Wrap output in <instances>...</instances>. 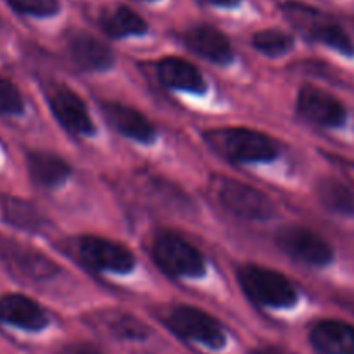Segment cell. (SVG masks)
<instances>
[{"instance_id": "27", "label": "cell", "mask_w": 354, "mask_h": 354, "mask_svg": "<svg viewBox=\"0 0 354 354\" xmlns=\"http://www.w3.org/2000/svg\"><path fill=\"white\" fill-rule=\"evenodd\" d=\"M207 3H213V6H223V7H230V6H237L241 0H204Z\"/></svg>"}, {"instance_id": "24", "label": "cell", "mask_w": 354, "mask_h": 354, "mask_svg": "<svg viewBox=\"0 0 354 354\" xmlns=\"http://www.w3.org/2000/svg\"><path fill=\"white\" fill-rule=\"evenodd\" d=\"M23 97L17 86L0 76V114H19L23 113Z\"/></svg>"}, {"instance_id": "28", "label": "cell", "mask_w": 354, "mask_h": 354, "mask_svg": "<svg viewBox=\"0 0 354 354\" xmlns=\"http://www.w3.org/2000/svg\"><path fill=\"white\" fill-rule=\"evenodd\" d=\"M254 354H287V353L282 351L280 348H272V346H270V348L258 349V351H254Z\"/></svg>"}, {"instance_id": "3", "label": "cell", "mask_w": 354, "mask_h": 354, "mask_svg": "<svg viewBox=\"0 0 354 354\" xmlns=\"http://www.w3.org/2000/svg\"><path fill=\"white\" fill-rule=\"evenodd\" d=\"M152 256L165 272L176 277H201L206 270L203 254L190 242L171 232L156 237Z\"/></svg>"}, {"instance_id": "11", "label": "cell", "mask_w": 354, "mask_h": 354, "mask_svg": "<svg viewBox=\"0 0 354 354\" xmlns=\"http://www.w3.org/2000/svg\"><path fill=\"white\" fill-rule=\"evenodd\" d=\"M48 100H50V107L54 111L55 118L61 121L62 127H66L73 133H93L95 128H93L92 120H90L85 102H83L78 93H75L68 86H57L50 93Z\"/></svg>"}, {"instance_id": "16", "label": "cell", "mask_w": 354, "mask_h": 354, "mask_svg": "<svg viewBox=\"0 0 354 354\" xmlns=\"http://www.w3.org/2000/svg\"><path fill=\"white\" fill-rule=\"evenodd\" d=\"M69 54L76 66L88 71H100L107 69L114 61L113 50L99 38L90 35L80 33L69 41Z\"/></svg>"}, {"instance_id": "12", "label": "cell", "mask_w": 354, "mask_h": 354, "mask_svg": "<svg viewBox=\"0 0 354 354\" xmlns=\"http://www.w3.org/2000/svg\"><path fill=\"white\" fill-rule=\"evenodd\" d=\"M0 322L31 332L41 330L48 324L45 311L35 301L21 294L0 297Z\"/></svg>"}, {"instance_id": "13", "label": "cell", "mask_w": 354, "mask_h": 354, "mask_svg": "<svg viewBox=\"0 0 354 354\" xmlns=\"http://www.w3.org/2000/svg\"><path fill=\"white\" fill-rule=\"evenodd\" d=\"M310 339L320 354H354V327L344 322H318L311 328Z\"/></svg>"}, {"instance_id": "19", "label": "cell", "mask_w": 354, "mask_h": 354, "mask_svg": "<svg viewBox=\"0 0 354 354\" xmlns=\"http://www.w3.org/2000/svg\"><path fill=\"white\" fill-rule=\"evenodd\" d=\"M2 213L7 223L19 230L38 232L45 225V218L31 203L17 197H2Z\"/></svg>"}, {"instance_id": "2", "label": "cell", "mask_w": 354, "mask_h": 354, "mask_svg": "<svg viewBox=\"0 0 354 354\" xmlns=\"http://www.w3.org/2000/svg\"><path fill=\"white\" fill-rule=\"evenodd\" d=\"M239 282L244 292L263 306L289 308L297 301L292 283L279 272L256 265H245L239 270Z\"/></svg>"}, {"instance_id": "25", "label": "cell", "mask_w": 354, "mask_h": 354, "mask_svg": "<svg viewBox=\"0 0 354 354\" xmlns=\"http://www.w3.org/2000/svg\"><path fill=\"white\" fill-rule=\"evenodd\" d=\"M12 7L31 16H50L59 9V0H10Z\"/></svg>"}, {"instance_id": "4", "label": "cell", "mask_w": 354, "mask_h": 354, "mask_svg": "<svg viewBox=\"0 0 354 354\" xmlns=\"http://www.w3.org/2000/svg\"><path fill=\"white\" fill-rule=\"evenodd\" d=\"M214 185H216V196L220 203L237 216L245 218V220L265 221L275 213L270 197L248 183L234 178H218Z\"/></svg>"}, {"instance_id": "5", "label": "cell", "mask_w": 354, "mask_h": 354, "mask_svg": "<svg viewBox=\"0 0 354 354\" xmlns=\"http://www.w3.org/2000/svg\"><path fill=\"white\" fill-rule=\"evenodd\" d=\"M286 14L299 30H303L311 40H317L344 55H354V44L348 33L339 24L325 19L318 10L310 9L303 3L286 6Z\"/></svg>"}, {"instance_id": "26", "label": "cell", "mask_w": 354, "mask_h": 354, "mask_svg": "<svg viewBox=\"0 0 354 354\" xmlns=\"http://www.w3.org/2000/svg\"><path fill=\"white\" fill-rule=\"evenodd\" d=\"M59 354H102V353L90 344H80V342H76V344L64 346V348L59 351Z\"/></svg>"}, {"instance_id": "18", "label": "cell", "mask_w": 354, "mask_h": 354, "mask_svg": "<svg viewBox=\"0 0 354 354\" xmlns=\"http://www.w3.org/2000/svg\"><path fill=\"white\" fill-rule=\"evenodd\" d=\"M28 169L31 178L44 187L59 185L68 178L71 171L64 159L48 152H31L28 156Z\"/></svg>"}, {"instance_id": "8", "label": "cell", "mask_w": 354, "mask_h": 354, "mask_svg": "<svg viewBox=\"0 0 354 354\" xmlns=\"http://www.w3.org/2000/svg\"><path fill=\"white\" fill-rule=\"evenodd\" d=\"M78 254L83 263L97 270L127 273L135 266L133 254L124 245L95 235H85L80 239Z\"/></svg>"}, {"instance_id": "10", "label": "cell", "mask_w": 354, "mask_h": 354, "mask_svg": "<svg viewBox=\"0 0 354 354\" xmlns=\"http://www.w3.org/2000/svg\"><path fill=\"white\" fill-rule=\"evenodd\" d=\"M297 111L304 120L318 127L335 128L346 121L344 106L334 95L311 85L299 90Z\"/></svg>"}, {"instance_id": "9", "label": "cell", "mask_w": 354, "mask_h": 354, "mask_svg": "<svg viewBox=\"0 0 354 354\" xmlns=\"http://www.w3.org/2000/svg\"><path fill=\"white\" fill-rule=\"evenodd\" d=\"M0 258L16 273L31 280L52 279L59 272L54 259L37 249L0 235Z\"/></svg>"}, {"instance_id": "14", "label": "cell", "mask_w": 354, "mask_h": 354, "mask_svg": "<svg viewBox=\"0 0 354 354\" xmlns=\"http://www.w3.org/2000/svg\"><path fill=\"white\" fill-rule=\"evenodd\" d=\"M104 116L109 120V123L121 131L127 137L138 142H152L156 137V128L151 121L138 113L133 107H128L124 104L118 102H104L102 104Z\"/></svg>"}, {"instance_id": "22", "label": "cell", "mask_w": 354, "mask_h": 354, "mask_svg": "<svg viewBox=\"0 0 354 354\" xmlns=\"http://www.w3.org/2000/svg\"><path fill=\"white\" fill-rule=\"evenodd\" d=\"M106 327L113 332L116 337L121 339H145L149 335V328L137 320L135 317L127 313H107Z\"/></svg>"}, {"instance_id": "1", "label": "cell", "mask_w": 354, "mask_h": 354, "mask_svg": "<svg viewBox=\"0 0 354 354\" xmlns=\"http://www.w3.org/2000/svg\"><path fill=\"white\" fill-rule=\"evenodd\" d=\"M206 137L220 152L235 161H272L279 156V144L270 135L249 128H225L211 131Z\"/></svg>"}, {"instance_id": "17", "label": "cell", "mask_w": 354, "mask_h": 354, "mask_svg": "<svg viewBox=\"0 0 354 354\" xmlns=\"http://www.w3.org/2000/svg\"><path fill=\"white\" fill-rule=\"evenodd\" d=\"M158 75L165 85L185 92L203 93L206 90V80L199 69L190 62L178 57H166L158 64Z\"/></svg>"}, {"instance_id": "7", "label": "cell", "mask_w": 354, "mask_h": 354, "mask_svg": "<svg viewBox=\"0 0 354 354\" xmlns=\"http://www.w3.org/2000/svg\"><path fill=\"white\" fill-rule=\"evenodd\" d=\"M280 249L290 258L311 266H325L334 258L330 244L304 227H286L277 235Z\"/></svg>"}, {"instance_id": "15", "label": "cell", "mask_w": 354, "mask_h": 354, "mask_svg": "<svg viewBox=\"0 0 354 354\" xmlns=\"http://www.w3.org/2000/svg\"><path fill=\"white\" fill-rule=\"evenodd\" d=\"M187 47L196 54L209 59V61L218 62V64H227L234 57L230 41L221 31L211 26H197L192 28L183 37Z\"/></svg>"}, {"instance_id": "21", "label": "cell", "mask_w": 354, "mask_h": 354, "mask_svg": "<svg viewBox=\"0 0 354 354\" xmlns=\"http://www.w3.org/2000/svg\"><path fill=\"white\" fill-rule=\"evenodd\" d=\"M100 24H102V30L113 38L142 35L147 31L145 21L128 7H118V9L106 12L100 19Z\"/></svg>"}, {"instance_id": "6", "label": "cell", "mask_w": 354, "mask_h": 354, "mask_svg": "<svg viewBox=\"0 0 354 354\" xmlns=\"http://www.w3.org/2000/svg\"><path fill=\"white\" fill-rule=\"evenodd\" d=\"M166 325L180 337L192 339L207 348L220 349L225 346V332L220 324L207 313L196 310V308H173L166 315Z\"/></svg>"}, {"instance_id": "20", "label": "cell", "mask_w": 354, "mask_h": 354, "mask_svg": "<svg viewBox=\"0 0 354 354\" xmlns=\"http://www.w3.org/2000/svg\"><path fill=\"white\" fill-rule=\"evenodd\" d=\"M317 196L328 211L351 216L354 214V192L337 178H322L317 183Z\"/></svg>"}, {"instance_id": "23", "label": "cell", "mask_w": 354, "mask_h": 354, "mask_svg": "<svg viewBox=\"0 0 354 354\" xmlns=\"http://www.w3.org/2000/svg\"><path fill=\"white\" fill-rule=\"evenodd\" d=\"M252 45L266 55H282L292 47V38L279 30H263L254 35Z\"/></svg>"}]
</instances>
